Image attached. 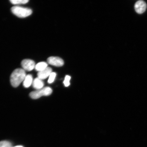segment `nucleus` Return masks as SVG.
Returning <instances> with one entry per match:
<instances>
[{
    "mask_svg": "<svg viewBox=\"0 0 147 147\" xmlns=\"http://www.w3.org/2000/svg\"><path fill=\"white\" fill-rule=\"evenodd\" d=\"M47 65V64L45 62H40L36 64L35 69L38 72L45 69L48 67Z\"/></svg>",
    "mask_w": 147,
    "mask_h": 147,
    "instance_id": "10",
    "label": "nucleus"
},
{
    "mask_svg": "<svg viewBox=\"0 0 147 147\" xmlns=\"http://www.w3.org/2000/svg\"><path fill=\"white\" fill-rule=\"evenodd\" d=\"M33 82L32 75L30 74L26 75L23 81V85L24 87L26 88H29L32 84Z\"/></svg>",
    "mask_w": 147,
    "mask_h": 147,
    "instance_id": "9",
    "label": "nucleus"
},
{
    "mask_svg": "<svg viewBox=\"0 0 147 147\" xmlns=\"http://www.w3.org/2000/svg\"><path fill=\"white\" fill-rule=\"evenodd\" d=\"M11 10L13 13L20 18L27 17L32 13V11L30 9L18 6L12 7Z\"/></svg>",
    "mask_w": 147,
    "mask_h": 147,
    "instance_id": "2",
    "label": "nucleus"
},
{
    "mask_svg": "<svg viewBox=\"0 0 147 147\" xmlns=\"http://www.w3.org/2000/svg\"><path fill=\"white\" fill-rule=\"evenodd\" d=\"M47 62L51 65L57 67H61L63 65V60L58 57H51L47 59Z\"/></svg>",
    "mask_w": 147,
    "mask_h": 147,
    "instance_id": "5",
    "label": "nucleus"
},
{
    "mask_svg": "<svg viewBox=\"0 0 147 147\" xmlns=\"http://www.w3.org/2000/svg\"><path fill=\"white\" fill-rule=\"evenodd\" d=\"M11 3L14 5L24 4L29 1L28 0H11Z\"/></svg>",
    "mask_w": 147,
    "mask_h": 147,
    "instance_id": "11",
    "label": "nucleus"
},
{
    "mask_svg": "<svg viewBox=\"0 0 147 147\" xmlns=\"http://www.w3.org/2000/svg\"><path fill=\"white\" fill-rule=\"evenodd\" d=\"M52 90L51 88L45 87L32 92L30 94V96L33 99H37L42 96H49L52 93Z\"/></svg>",
    "mask_w": 147,
    "mask_h": 147,
    "instance_id": "3",
    "label": "nucleus"
},
{
    "mask_svg": "<svg viewBox=\"0 0 147 147\" xmlns=\"http://www.w3.org/2000/svg\"><path fill=\"white\" fill-rule=\"evenodd\" d=\"M52 73V69L50 67H47L45 69L41 71H38V78L41 80H45Z\"/></svg>",
    "mask_w": 147,
    "mask_h": 147,
    "instance_id": "7",
    "label": "nucleus"
},
{
    "mask_svg": "<svg viewBox=\"0 0 147 147\" xmlns=\"http://www.w3.org/2000/svg\"><path fill=\"white\" fill-rule=\"evenodd\" d=\"M12 143L7 141H1L0 142V147H12Z\"/></svg>",
    "mask_w": 147,
    "mask_h": 147,
    "instance_id": "12",
    "label": "nucleus"
},
{
    "mask_svg": "<svg viewBox=\"0 0 147 147\" xmlns=\"http://www.w3.org/2000/svg\"><path fill=\"white\" fill-rule=\"evenodd\" d=\"M21 65L25 71H28L32 70L36 65L34 61L29 59L23 60L21 62Z\"/></svg>",
    "mask_w": 147,
    "mask_h": 147,
    "instance_id": "4",
    "label": "nucleus"
},
{
    "mask_svg": "<svg viewBox=\"0 0 147 147\" xmlns=\"http://www.w3.org/2000/svg\"><path fill=\"white\" fill-rule=\"evenodd\" d=\"M25 71L23 69H17L14 70L10 76V82L13 87H18L23 82L26 76Z\"/></svg>",
    "mask_w": 147,
    "mask_h": 147,
    "instance_id": "1",
    "label": "nucleus"
},
{
    "mask_svg": "<svg viewBox=\"0 0 147 147\" xmlns=\"http://www.w3.org/2000/svg\"><path fill=\"white\" fill-rule=\"evenodd\" d=\"M32 86L35 89L38 90L43 88L44 83L42 80L37 78L33 80Z\"/></svg>",
    "mask_w": 147,
    "mask_h": 147,
    "instance_id": "8",
    "label": "nucleus"
},
{
    "mask_svg": "<svg viewBox=\"0 0 147 147\" xmlns=\"http://www.w3.org/2000/svg\"><path fill=\"white\" fill-rule=\"evenodd\" d=\"M23 147V146H14V147Z\"/></svg>",
    "mask_w": 147,
    "mask_h": 147,
    "instance_id": "15",
    "label": "nucleus"
},
{
    "mask_svg": "<svg viewBox=\"0 0 147 147\" xmlns=\"http://www.w3.org/2000/svg\"><path fill=\"white\" fill-rule=\"evenodd\" d=\"M147 5L144 1H139L136 3L135 5V9L136 11L138 13L142 14L146 10Z\"/></svg>",
    "mask_w": 147,
    "mask_h": 147,
    "instance_id": "6",
    "label": "nucleus"
},
{
    "mask_svg": "<svg viewBox=\"0 0 147 147\" xmlns=\"http://www.w3.org/2000/svg\"><path fill=\"white\" fill-rule=\"evenodd\" d=\"M71 77L67 75L65 77V80H64L63 82V83L64 85L66 87H68L70 85V80H71Z\"/></svg>",
    "mask_w": 147,
    "mask_h": 147,
    "instance_id": "14",
    "label": "nucleus"
},
{
    "mask_svg": "<svg viewBox=\"0 0 147 147\" xmlns=\"http://www.w3.org/2000/svg\"><path fill=\"white\" fill-rule=\"evenodd\" d=\"M56 76V73L55 72H52L49 76V78L48 80V82L49 84H51L54 82L55 78Z\"/></svg>",
    "mask_w": 147,
    "mask_h": 147,
    "instance_id": "13",
    "label": "nucleus"
}]
</instances>
